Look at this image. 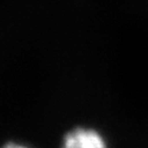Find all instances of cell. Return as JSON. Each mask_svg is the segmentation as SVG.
Instances as JSON below:
<instances>
[{
	"mask_svg": "<svg viewBox=\"0 0 148 148\" xmlns=\"http://www.w3.org/2000/svg\"><path fill=\"white\" fill-rule=\"evenodd\" d=\"M62 148H107L103 136L88 128H76L69 132L63 141Z\"/></svg>",
	"mask_w": 148,
	"mask_h": 148,
	"instance_id": "1",
	"label": "cell"
},
{
	"mask_svg": "<svg viewBox=\"0 0 148 148\" xmlns=\"http://www.w3.org/2000/svg\"><path fill=\"white\" fill-rule=\"evenodd\" d=\"M3 148H28L27 146L20 145V143H14V142H10L7 145H5Z\"/></svg>",
	"mask_w": 148,
	"mask_h": 148,
	"instance_id": "2",
	"label": "cell"
}]
</instances>
